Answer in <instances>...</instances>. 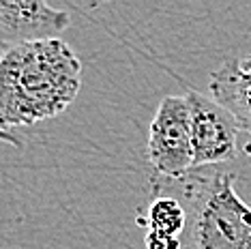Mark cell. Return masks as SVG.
Here are the masks:
<instances>
[{
  "label": "cell",
  "instance_id": "obj_9",
  "mask_svg": "<svg viewBox=\"0 0 251 249\" xmlns=\"http://www.w3.org/2000/svg\"><path fill=\"white\" fill-rule=\"evenodd\" d=\"M2 54H4V52H0V56H2ZM0 142H4V144H11V146H18V149H20L22 144H24V142H22V140L18 138V135H13L11 131H4L2 127H0Z\"/></svg>",
  "mask_w": 251,
  "mask_h": 249
},
{
  "label": "cell",
  "instance_id": "obj_6",
  "mask_svg": "<svg viewBox=\"0 0 251 249\" xmlns=\"http://www.w3.org/2000/svg\"><path fill=\"white\" fill-rule=\"evenodd\" d=\"M210 97L236 118L243 131L251 133V54L227 58L210 75Z\"/></svg>",
  "mask_w": 251,
  "mask_h": 249
},
{
  "label": "cell",
  "instance_id": "obj_4",
  "mask_svg": "<svg viewBox=\"0 0 251 249\" xmlns=\"http://www.w3.org/2000/svg\"><path fill=\"white\" fill-rule=\"evenodd\" d=\"M185 99L191 116L193 170L232 161L238 152V133L243 131L236 118L198 90H187Z\"/></svg>",
  "mask_w": 251,
  "mask_h": 249
},
{
  "label": "cell",
  "instance_id": "obj_7",
  "mask_svg": "<svg viewBox=\"0 0 251 249\" xmlns=\"http://www.w3.org/2000/svg\"><path fill=\"white\" fill-rule=\"evenodd\" d=\"M148 232L180 239L189 225L187 206L172 194H157L148 204Z\"/></svg>",
  "mask_w": 251,
  "mask_h": 249
},
{
  "label": "cell",
  "instance_id": "obj_3",
  "mask_svg": "<svg viewBox=\"0 0 251 249\" xmlns=\"http://www.w3.org/2000/svg\"><path fill=\"white\" fill-rule=\"evenodd\" d=\"M146 152L157 176L180 180L193 172L191 116L185 95H170L159 103L148 129Z\"/></svg>",
  "mask_w": 251,
  "mask_h": 249
},
{
  "label": "cell",
  "instance_id": "obj_1",
  "mask_svg": "<svg viewBox=\"0 0 251 249\" xmlns=\"http://www.w3.org/2000/svg\"><path fill=\"white\" fill-rule=\"evenodd\" d=\"M82 88V62L62 39L28 41L0 56V127L62 114Z\"/></svg>",
  "mask_w": 251,
  "mask_h": 249
},
{
  "label": "cell",
  "instance_id": "obj_8",
  "mask_svg": "<svg viewBox=\"0 0 251 249\" xmlns=\"http://www.w3.org/2000/svg\"><path fill=\"white\" fill-rule=\"evenodd\" d=\"M144 245H146V249H185V245H182L180 239L155 234V232H146Z\"/></svg>",
  "mask_w": 251,
  "mask_h": 249
},
{
  "label": "cell",
  "instance_id": "obj_2",
  "mask_svg": "<svg viewBox=\"0 0 251 249\" xmlns=\"http://www.w3.org/2000/svg\"><path fill=\"white\" fill-rule=\"evenodd\" d=\"M191 249H251V206L234 189V174H187Z\"/></svg>",
  "mask_w": 251,
  "mask_h": 249
},
{
  "label": "cell",
  "instance_id": "obj_5",
  "mask_svg": "<svg viewBox=\"0 0 251 249\" xmlns=\"http://www.w3.org/2000/svg\"><path fill=\"white\" fill-rule=\"evenodd\" d=\"M71 18L67 11L50 7L41 0L0 2V52L28 41L58 39Z\"/></svg>",
  "mask_w": 251,
  "mask_h": 249
}]
</instances>
